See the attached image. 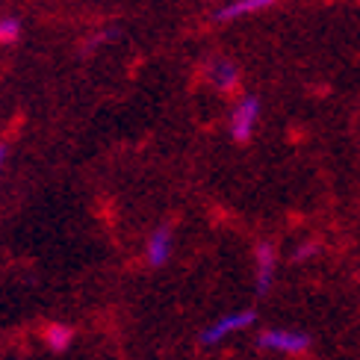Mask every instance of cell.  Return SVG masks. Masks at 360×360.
<instances>
[{
  "label": "cell",
  "mask_w": 360,
  "mask_h": 360,
  "mask_svg": "<svg viewBox=\"0 0 360 360\" xmlns=\"http://www.w3.org/2000/svg\"><path fill=\"white\" fill-rule=\"evenodd\" d=\"M254 319H257V313H254V310L224 313V316H219L216 322H210V325L204 328L201 337H198V342H201V346H216V342H221L224 337H231V334H236V331H245V328H251Z\"/></svg>",
  "instance_id": "6da1fadb"
},
{
  "label": "cell",
  "mask_w": 360,
  "mask_h": 360,
  "mask_svg": "<svg viewBox=\"0 0 360 360\" xmlns=\"http://www.w3.org/2000/svg\"><path fill=\"white\" fill-rule=\"evenodd\" d=\"M257 118H260V101L254 98V95H245V98L233 107V112H231V124H228L231 139H233L236 145L251 142L254 127H257Z\"/></svg>",
  "instance_id": "7a4b0ae2"
},
{
  "label": "cell",
  "mask_w": 360,
  "mask_h": 360,
  "mask_svg": "<svg viewBox=\"0 0 360 360\" xmlns=\"http://www.w3.org/2000/svg\"><path fill=\"white\" fill-rule=\"evenodd\" d=\"M257 346L269 352H283V354H302L310 349V337L304 331H283V328H269L257 337Z\"/></svg>",
  "instance_id": "3957f363"
},
{
  "label": "cell",
  "mask_w": 360,
  "mask_h": 360,
  "mask_svg": "<svg viewBox=\"0 0 360 360\" xmlns=\"http://www.w3.org/2000/svg\"><path fill=\"white\" fill-rule=\"evenodd\" d=\"M172 248H174V236H172V228L169 224H160V228L151 231L145 243V260L151 269H160L172 260Z\"/></svg>",
  "instance_id": "277c9868"
},
{
  "label": "cell",
  "mask_w": 360,
  "mask_h": 360,
  "mask_svg": "<svg viewBox=\"0 0 360 360\" xmlns=\"http://www.w3.org/2000/svg\"><path fill=\"white\" fill-rule=\"evenodd\" d=\"M254 269H257V295H266L272 290L278 269V251L272 243H257V248H254Z\"/></svg>",
  "instance_id": "5b68a950"
},
{
  "label": "cell",
  "mask_w": 360,
  "mask_h": 360,
  "mask_svg": "<svg viewBox=\"0 0 360 360\" xmlns=\"http://www.w3.org/2000/svg\"><path fill=\"white\" fill-rule=\"evenodd\" d=\"M207 80L213 83L219 92H233L236 83H239V68H236V63H231V59L216 56L207 63Z\"/></svg>",
  "instance_id": "8992f818"
},
{
  "label": "cell",
  "mask_w": 360,
  "mask_h": 360,
  "mask_svg": "<svg viewBox=\"0 0 360 360\" xmlns=\"http://www.w3.org/2000/svg\"><path fill=\"white\" fill-rule=\"evenodd\" d=\"M275 0H231L228 6L216 9V21H236V18H245V15H254L260 9H269Z\"/></svg>",
  "instance_id": "52a82bcc"
},
{
  "label": "cell",
  "mask_w": 360,
  "mask_h": 360,
  "mask_svg": "<svg viewBox=\"0 0 360 360\" xmlns=\"http://www.w3.org/2000/svg\"><path fill=\"white\" fill-rule=\"evenodd\" d=\"M41 340H44V346H48V349L65 352L74 342V328L68 322H48L41 328Z\"/></svg>",
  "instance_id": "ba28073f"
},
{
  "label": "cell",
  "mask_w": 360,
  "mask_h": 360,
  "mask_svg": "<svg viewBox=\"0 0 360 360\" xmlns=\"http://www.w3.org/2000/svg\"><path fill=\"white\" fill-rule=\"evenodd\" d=\"M21 39V21L15 15H0V44H15Z\"/></svg>",
  "instance_id": "9c48e42d"
},
{
  "label": "cell",
  "mask_w": 360,
  "mask_h": 360,
  "mask_svg": "<svg viewBox=\"0 0 360 360\" xmlns=\"http://www.w3.org/2000/svg\"><path fill=\"white\" fill-rule=\"evenodd\" d=\"M313 254H319V243H313V239H310V243H302V245L295 248L292 260H295V263H304V260H310V257H313Z\"/></svg>",
  "instance_id": "30bf717a"
},
{
  "label": "cell",
  "mask_w": 360,
  "mask_h": 360,
  "mask_svg": "<svg viewBox=\"0 0 360 360\" xmlns=\"http://www.w3.org/2000/svg\"><path fill=\"white\" fill-rule=\"evenodd\" d=\"M6 154H9V148L0 142V169H4V162H6Z\"/></svg>",
  "instance_id": "8fae6325"
}]
</instances>
